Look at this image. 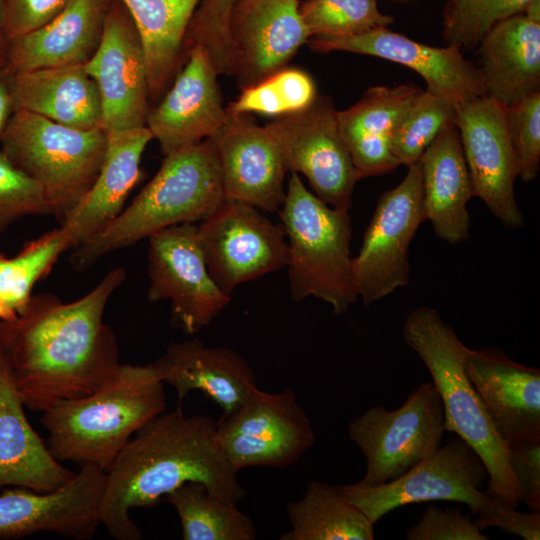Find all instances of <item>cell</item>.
<instances>
[{
    "label": "cell",
    "instance_id": "12",
    "mask_svg": "<svg viewBox=\"0 0 540 540\" xmlns=\"http://www.w3.org/2000/svg\"><path fill=\"white\" fill-rule=\"evenodd\" d=\"M149 302L169 301L172 323L188 335L207 327L231 302L211 277L197 225L171 226L149 238Z\"/></svg>",
    "mask_w": 540,
    "mask_h": 540
},
{
    "label": "cell",
    "instance_id": "41",
    "mask_svg": "<svg viewBox=\"0 0 540 540\" xmlns=\"http://www.w3.org/2000/svg\"><path fill=\"white\" fill-rule=\"evenodd\" d=\"M236 0H200L187 29V39L203 46L215 59L232 52L229 18Z\"/></svg>",
    "mask_w": 540,
    "mask_h": 540
},
{
    "label": "cell",
    "instance_id": "34",
    "mask_svg": "<svg viewBox=\"0 0 540 540\" xmlns=\"http://www.w3.org/2000/svg\"><path fill=\"white\" fill-rule=\"evenodd\" d=\"M68 250L61 227L28 242L12 258L0 253V298L17 314L30 298L34 285L52 269L58 257Z\"/></svg>",
    "mask_w": 540,
    "mask_h": 540
},
{
    "label": "cell",
    "instance_id": "18",
    "mask_svg": "<svg viewBox=\"0 0 540 540\" xmlns=\"http://www.w3.org/2000/svg\"><path fill=\"white\" fill-rule=\"evenodd\" d=\"M209 139L218 159L225 198L278 213L285 199L288 171L266 127L246 114H228Z\"/></svg>",
    "mask_w": 540,
    "mask_h": 540
},
{
    "label": "cell",
    "instance_id": "8",
    "mask_svg": "<svg viewBox=\"0 0 540 540\" xmlns=\"http://www.w3.org/2000/svg\"><path fill=\"white\" fill-rule=\"evenodd\" d=\"M446 432L444 408L433 382L421 383L395 410L374 406L348 424L366 460L361 486L392 481L433 454Z\"/></svg>",
    "mask_w": 540,
    "mask_h": 540
},
{
    "label": "cell",
    "instance_id": "45",
    "mask_svg": "<svg viewBox=\"0 0 540 540\" xmlns=\"http://www.w3.org/2000/svg\"><path fill=\"white\" fill-rule=\"evenodd\" d=\"M516 509L498 497L490 495L488 502L476 514L474 522L481 530L496 527L524 540H539L540 512L523 513Z\"/></svg>",
    "mask_w": 540,
    "mask_h": 540
},
{
    "label": "cell",
    "instance_id": "31",
    "mask_svg": "<svg viewBox=\"0 0 540 540\" xmlns=\"http://www.w3.org/2000/svg\"><path fill=\"white\" fill-rule=\"evenodd\" d=\"M139 33L149 97H159L176 68L188 25L200 0H121Z\"/></svg>",
    "mask_w": 540,
    "mask_h": 540
},
{
    "label": "cell",
    "instance_id": "1",
    "mask_svg": "<svg viewBox=\"0 0 540 540\" xmlns=\"http://www.w3.org/2000/svg\"><path fill=\"white\" fill-rule=\"evenodd\" d=\"M125 278L123 268H114L68 303L53 294L32 295L16 317L0 320V341L26 407L44 412L95 392L115 376L119 346L103 317Z\"/></svg>",
    "mask_w": 540,
    "mask_h": 540
},
{
    "label": "cell",
    "instance_id": "14",
    "mask_svg": "<svg viewBox=\"0 0 540 540\" xmlns=\"http://www.w3.org/2000/svg\"><path fill=\"white\" fill-rule=\"evenodd\" d=\"M197 235L208 271L227 295L288 263V243L281 225L243 202L226 199L197 225Z\"/></svg>",
    "mask_w": 540,
    "mask_h": 540
},
{
    "label": "cell",
    "instance_id": "37",
    "mask_svg": "<svg viewBox=\"0 0 540 540\" xmlns=\"http://www.w3.org/2000/svg\"><path fill=\"white\" fill-rule=\"evenodd\" d=\"M455 106L429 91H422L398 124L392 154L398 165L419 161L441 129L454 119Z\"/></svg>",
    "mask_w": 540,
    "mask_h": 540
},
{
    "label": "cell",
    "instance_id": "40",
    "mask_svg": "<svg viewBox=\"0 0 540 540\" xmlns=\"http://www.w3.org/2000/svg\"><path fill=\"white\" fill-rule=\"evenodd\" d=\"M505 109L518 176L528 183L540 168V92Z\"/></svg>",
    "mask_w": 540,
    "mask_h": 540
},
{
    "label": "cell",
    "instance_id": "35",
    "mask_svg": "<svg viewBox=\"0 0 540 540\" xmlns=\"http://www.w3.org/2000/svg\"><path fill=\"white\" fill-rule=\"evenodd\" d=\"M299 11L310 37L319 39L353 37L393 22L380 12L377 0H309Z\"/></svg>",
    "mask_w": 540,
    "mask_h": 540
},
{
    "label": "cell",
    "instance_id": "5",
    "mask_svg": "<svg viewBox=\"0 0 540 540\" xmlns=\"http://www.w3.org/2000/svg\"><path fill=\"white\" fill-rule=\"evenodd\" d=\"M403 338L427 367L444 408L445 429L463 439L480 456L488 472V494L510 506L520 504L509 463L508 444L498 435L478 392L466 373L465 345L438 312L421 306L407 316Z\"/></svg>",
    "mask_w": 540,
    "mask_h": 540
},
{
    "label": "cell",
    "instance_id": "21",
    "mask_svg": "<svg viewBox=\"0 0 540 540\" xmlns=\"http://www.w3.org/2000/svg\"><path fill=\"white\" fill-rule=\"evenodd\" d=\"M217 74L202 46L189 48L185 67L146 118V127L164 156L212 137L225 122L228 114L222 105Z\"/></svg>",
    "mask_w": 540,
    "mask_h": 540
},
{
    "label": "cell",
    "instance_id": "43",
    "mask_svg": "<svg viewBox=\"0 0 540 540\" xmlns=\"http://www.w3.org/2000/svg\"><path fill=\"white\" fill-rule=\"evenodd\" d=\"M70 0H3L7 40L40 28L57 16Z\"/></svg>",
    "mask_w": 540,
    "mask_h": 540
},
{
    "label": "cell",
    "instance_id": "28",
    "mask_svg": "<svg viewBox=\"0 0 540 540\" xmlns=\"http://www.w3.org/2000/svg\"><path fill=\"white\" fill-rule=\"evenodd\" d=\"M422 91L406 84L375 86L348 109L337 111L340 135L360 179L382 175L399 166L392 154V139Z\"/></svg>",
    "mask_w": 540,
    "mask_h": 540
},
{
    "label": "cell",
    "instance_id": "17",
    "mask_svg": "<svg viewBox=\"0 0 540 540\" xmlns=\"http://www.w3.org/2000/svg\"><path fill=\"white\" fill-rule=\"evenodd\" d=\"M105 470L81 465L74 478L51 492L12 486L0 494V539L53 532L76 540L91 539L99 525L98 509Z\"/></svg>",
    "mask_w": 540,
    "mask_h": 540
},
{
    "label": "cell",
    "instance_id": "33",
    "mask_svg": "<svg viewBox=\"0 0 540 540\" xmlns=\"http://www.w3.org/2000/svg\"><path fill=\"white\" fill-rule=\"evenodd\" d=\"M165 500L176 510L184 540H254L252 518L237 504L223 500L200 482H186Z\"/></svg>",
    "mask_w": 540,
    "mask_h": 540
},
{
    "label": "cell",
    "instance_id": "23",
    "mask_svg": "<svg viewBox=\"0 0 540 540\" xmlns=\"http://www.w3.org/2000/svg\"><path fill=\"white\" fill-rule=\"evenodd\" d=\"M152 365L160 380L176 390L180 404L189 392L199 390L223 414L236 410L258 388L254 370L238 352L197 338L170 343Z\"/></svg>",
    "mask_w": 540,
    "mask_h": 540
},
{
    "label": "cell",
    "instance_id": "20",
    "mask_svg": "<svg viewBox=\"0 0 540 540\" xmlns=\"http://www.w3.org/2000/svg\"><path fill=\"white\" fill-rule=\"evenodd\" d=\"M309 45L318 52L342 50L405 65L425 80L427 91L455 107L485 96L478 68L467 61L456 46L433 47L390 31L387 27L342 39L313 38Z\"/></svg>",
    "mask_w": 540,
    "mask_h": 540
},
{
    "label": "cell",
    "instance_id": "6",
    "mask_svg": "<svg viewBox=\"0 0 540 540\" xmlns=\"http://www.w3.org/2000/svg\"><path fill=\"white\" fill-rule=\"evenodd\" d=\"M278 214L288 243L292 299L315 297L335 315L345 314L358 300L351 278L349 210L329 206L291 173Z\"/></svg>",
    "mask_w": 540,
    "mask_h": 540
},
{
    "label": "cell",
    "instance_id": "11",
    "mask_svg": "<svg viewBox=\"0 0 540 540\" xmlns=\"http://www.w3.org/2000/svg\"><path fill=\"white\" fill-rule=\"evenodd\" d=\"M424 221L418 161L379 197L359 252L351 259L352 283L365 306L409 284V248Z\"/></svg>",
    "mask_w": 540,
    "mask_h": 540
},
{
    "label": "cell",
    "instance_id": "49",
    "mask_svg": "<svg viewBox=\"0 0 540 540\" xmlns=\"http://www.w3.org/2000/svg\"><path fill=\"white\" fill-rule=\"evenodd\" d=\"M17 313L9 308L0 298V320H10L16 317Z\"/></svg>",
    "mask_w": 540,
    "mask_h": 540
},
{
    "label": "cell",
    "instance_id": "36",
    "mask_svg": "<svg viewBox=\"0 0 540 540\" xmlns=\"http://www.w3.org/2000/svg\"><path fill=\"white\" fill-rule=\"evenodd\" d=\"M315 98V85L307 73L299 69H281L243 89L237 100L226 108V112L284 116L304 110Z\"/></svg>",
    "mask_w": 540,
    "mask_h": 540
},
{
    "label": "cell",
    "instance_id": "38",
    "mask_svg": "<svg viewBox=\"0 0 540 540\" xmlns=\"http://www.w3.org/2000/svg\"><path fill=\"white\" fill-rule=\"evenodd\" d=\"M531 0H450L444 12L448 45L476 48L498 22L523 13Z\"/></svg>",
    "mask_w": 540,
    "mask_h": 540
},
{
    "label": "cell",
    "instance_id": "13",
    "mask_svg": "<svg viewBox=\"0 0 540 540\" xmlns=\"http://www.w3.org/2000/svg\"><path fill=\"white\" fill-rule=\"evenodd\" d=\"M288 172L301 173L313 193L334 208L350 210L360 180L342 140L337 111L326 98L268 123Z\"/></svg>",
    "mask_w": 540,
    "mask_h": 540
},
{
    "label": "cell",
    "instance_id": "30",
    "mask_svg": "<svg viewBox=\"0 0 540 540\" xmlns=\"http://www.w3.org/2000/svg\"><path fill=\"white\" fill-rule=\"evenodd\" d=\"M14 111L25 110L80 129L101 127L98 87L83 65L14 73Z\"/></svg>",
    "mask_w": 540,
    "mask_h": 540
},
{
    "label": "cell",
    "instance_id": "24",
    "mask_svg": "<svg viewBox=\"0 0 540 540\" xmlns=\"http://www.w3.org/2000/svg\"><path fill=\"white\" fill-rule=\"evenodd\" d=\"M26 405L0 341V487L51 492L70 482L76 472L50 453L25 413Z\"/></svg>",
    "mask_w": 540,
    "mask_h": 540
},
{
    "label": "cell",
    "instance_id": "29",
    "mask_svg": "<svg viewBox=\"0 0 540 540\" xmlns=\"http://www.w3.org/2000/svg\"><path fill=\"white\" fill-rule=\"evenodd\" d=\"M477 47L486 97L507 108L539 92L540 23L513 15L494 25Z\"/></svg>",
    "mask_w": 540,
    "mask_h": 540
},
{
    "label": "cell",
    "instance_id": "25",
    "mask_svg": "<svg viewBox=\"0 0 540 540\" xmlns=\"http://www.w3.org/2000/svg\"><path fill=\"white\" fill-rule=\"evenodd\" d=\"M100 172L91 188L61 223L68 249H74L109 225L141 177L140 162L153 139L145 127L109 131Z\"/></svg>",
    "mask_w": 540,
    "mask_h": 540
},
{
    "label": "cell",
    "instance_id": "32",
    "mask_svg": "<svg viewBox=\"0 0 540 540\" xmlns=\"http://www.w3.org/2000/svg\"><path fill=\"white\" fill-rule=\"evenodd\" d=\"M291 528L280 540H372L374 523L337 486L312 480L304 495L286 506Z\"/></svg>",
    "mask_w": 540,
    "mask_h": 540
},
{
    "label": "cell",
    "instance_id": "22",
    "mask_svg": "<svg viewBox=\"0 0 540 540\" xmlns=\"http://www.w3.org/2000/svg\"><path fill=\"white\" fill-rule=\"evenodd\" d=\"M464 366L507 444L540 441V370L492 349L464 347Z\"/></svg>",
    "mask_w": 540,
    "mask_h": 540
},
{
    "label": "cell",
    "instance_id": "26",
    "mask_svg": "<svg viewBox=\"0 0 540 540\" xmlns=\"http://www.w3.org/2000/svg\"><path fill=\"white\" fill-rule=\"evenodd\" d=\"M113 0H70L52 20L8 40L6 65L14 72L84 65L100 44Z\"/></svg>",
    "mask_w": 540,
    "mask_h": 540
},
{
    "label": "cell",
    "instance_id": "4",
    "mask_svg": "<svg viewBox=\"0 0 540 540\" xmlns=\"http://www.w3.org/2000/svg\"><path fill=\"white\" fill-rule=\"evenodd\" d=\"M225 200L218 159L208 138L166 155L132 203L74 248L70 262L76 271H85L103 256L165 228L205 220Z\"/></svg>",
    "mask_w": 540,
    "mask_h": 540
},
{
    "label": "cell",
    "instance_id": "48",
    "mask_svg": "<svg viewBox=\"0 0 540 540\" xmlns=\"http://www.w3.org/2000/svg\"><path fill=\"white\" fill-rule=\"evenodd\" d=\"M523 13L532 21L540 23V0H531Z\"/></svg>",
    "mask_w": 540,
    "mask_h": 540
},
{
    "label": "cell",
    "instance_id": "19",
    "mask_svg": "<svg viewBox=\"0 0 540 540\" xmlns=\"http://www.w3.org/2000/svg\"><path fill=\"white\" fill-rule=\"evenodd\" d=\"M229 34L242 90L283 69L310 37L297 0H236Z\"/></svg>",
    "mask_w": 540,
    "mask_h": 540
},
{
    "label": "cell",
    "instance_id": "42",
    "mask_svg": "<svg viewBox=\"0 0 540 540\" xmlns=\"http://www.w3.org/2000/svg\"><path fill=\"white\" fill-rule=\"evenodd\" d=\"M408 540H488L481 529L459 508L428 505L419 521L407 529Z\"/></svg>",
    "mask_w": 540,
    "mask_h": 540
},
{
    "label": "cell",
    "instance_id": "2",
    "mask_svg": "<svg viewBox=\"0 0 540 540\" xmlns=\"http://www.w3.org/2000/svg\"><path fill=\"white\" fill-rule=\"evenodd\" d=\"M215 429L211 417L187 416L179 403L132 436L105 470L98 518L113 539H142L131 509L153 507L186 482H200L231 503L246 497L238 471L218 445Z\"/></svg>",
    "mask_w": 540,
    "mask_h": 540
},
{
    "label": "cell",
    "instance_id": "16",
    "mask_svg": "<svg viewBox=\"0 0 540 540\" xmlns=\"http://www.w3.org/2000/svg\"><path fill=\"white\" fill-rule=\"evenodd\" d=\"M83 67L98 87L105 132L146 126L149 87L145 55L121 0L112 1L100 44Z\"/></svg>",
    "mask_w": 540,
    "mask_h": 540
},
{
    "label": "cell",
    "instance_id": "10",
    "mask_svg": "<svg viewBox=\"0 0 540 540\" xmlns=\"http://www.w3.org/2000/svg\"><path fill=\"white\" fill-rule=\"evenodd\" d=\"M487 478L480 456L456 435L392 481L376 486L355 483L337 487L375 524L398 507L435 500L461 502L477 514L490 499V494L481 490Z\"/></svg>",
    "mask_w": 540,
    "mask_h": 540
},
{
    "label": "cell",
    "instance_id": "9",
    "mask_svg": "<svg viewBox=\"0 0 540 540\" xmlns=\"http://www.w3.org/2000/svg\"><path fill=\"white\" fill-rule=\"evenodd\" d=\"M218 445L236 471L247 467L286 468L315 443L311 420L296 393L258 388L236 410L216 421Z\"/></svg>",
    "mask_w": 540,
    "mask_h": 540
},
{
    "label": "cell",
    "instance_id": "7",
    "mask_svg": "<svg viewBox=\"0 0 540 540\" xmlns=\"http://www.w3.org/2000/svg\"><path fill=\"white\" fill-rule=\"evenodd\" d=\"M0 143L9 159L41 186L51 215L63 223L97 178L107 135L101 127L74 128L17 110Z\"/></svg>",
    "mask_w": 540,
    "mask_h": 540
},
{
    "label": "cell",
    "instance_id": "3",
    "mask_svg": "<svg viewBox=\"0 0 540 540\" xmlns=\"http://www.w3.org/2000/svg\"><path fill=\"white\" fill-rule=\"evenodd\" d=\"M165 410L164 383L152 363L121 364L95 392L45 410L41 424L56 460L106 470L132 436Z\"/></svg>",
    "mask_w": 540,
    "mask_h": 540
},
{
    "label": "cell",
    "instance_id": "44",
    "mask_svg": "<svg viewBox=\"0 0 540 540\" xmlns=\"http://www.w3.org/2000/svg\"><path fill=\"white\" fill-rule=\"evenodd\" d=\"M508 452L520 501L531 511L540 512V441L510 443Z\"/></svg>",
    "mask_w": 540,
    "mask_h": 540
},
{
    "label": "cell",
    "instance_id": "46",
    "mask_svg": "<svg viewBox=\"0 0 540 540\" xmlns=\"http://www.w3.org/2000/svg\"><path fill=\"white\" fill-rule=\"evenodd\" d=\"M14 72L5 65L0 68V139L14 113L12 78Z\"/></svg>",
    "mask_w": 540,
    "mask_h": 540
},
{
    "label": "cell",
    "instance_id": "15",
    "mask_svg": "<svg viewBox=\"0 0 540 540\" xmlns=\"http://www.w3.org/2000/svg\"><path fill=\"white\" fill-rule=\"evenodd\" d=\"M454 122L468 167L473 196L510 229L524 226L514 182L518 168L505 107L486 96L455 107Z\"/></svg>",
    "mask_w": 540,
    "mask_h": 540
},
{
    "label": "cell",
    "instance_id": "27",
    "mask_svg": "<svg viewBox=\"0 0 540 540\" xmlns=\"http://www.w3.org/2000/svg\"><path fill=\"white\" fill-rule=\"evenodd\" d=\"M419 162L425 221L448 243L466 241L470 227L467 203L474 196L454 119L441 129Z\"/></svg>",
    "mask_w": 540,
    "mask_h": 540
},
{
    "label": "cell",
    "instance_id": "47",
    "mask_svg": "<svg viewBox=\"0 0 540 540\" xmlns=\"http://www.w3.org/2000/svg\"><path fill=\"white\" fill-rule=\"evenodd\" d=\"M8 40L3 28V0H0V68L7 63Z\"/></svg>",
    "mask_w": 540,
    "mask_h": 540
},
{
    "label": "cell",
    "instance_id": "39",
    "mask_svg": "<svg viewBox=\"0 0 540 540\" xmlns=\"http://www.w3.org/2000/svg\"><path fill=\"white\" fill-rule=\"evenodd\" d=\"M29 215H51L47 197L41 186L0 149V233Z\"/></svg>",
    "mask_w": 540,
    "mask_h": 540
}]
</instances>
